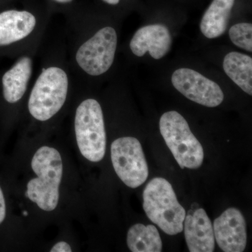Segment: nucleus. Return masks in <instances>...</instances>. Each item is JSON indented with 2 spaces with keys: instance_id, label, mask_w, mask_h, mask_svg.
<instances>
[{
  "instance_id": "f03ea898",
  "label": "nucleus",
  "mask_w": 252,
  "mask_h": 252,
  "mask_svg": "<svg viewBox=\"0 0 252 252\" xmlns=\"http://www.w3.org/2000/svg\"><path fill=\"white\" fill-rule=\"evenodd\" d=\"M143 207L147 217L166 234H179L184 229L186 210L177 200L168 181L156 177L146 186Z\"/></svg>"
},
{
  "instance_id": "ddd939ff",
  "label": "nucleus",
  "mask_w": 252,
  "mask_h": 252,
  "mask_svg": "<svg viewBox=\"0 0 252 252\" xmlns=\"http://www.w3.org/2000/svg\"><path fill=\"white\" fill-rule=\"evenodd\" d=\"M32 71L31 58L24 56L18 60L2 77L3 94L9 103L18 102L27 90Z\"/></svg>"
},
{
  "instance_id": "9d476101",
  "label": "nucleus",
  "mask_w": 252,
  "mask_h": 252,
  "mask_svg": "<svg viewBox=\"0 0 252 252\" xmlns=\"http://www.w3.org/2000/svg\"><path fill=\"white\" fill-rule=\"evenodd\" d=\"M172 46V36L164 25L144 26L136 32L130 43L132 54L142 57L147 52L154 59L160 60L166 56Z\"/></svg>"
},
{
  "instance_id": "a211bd4d",
  "label": "nucleus",
  "mask_w": 252,
  "mask_h": 252,
  "mask_svg": "<svg viewBox=\"0 0 252 252\" xmlns=\"http://www.w3.org/2000/svg\"><path fill=\"white\" fill-rule=\"evenodd\" d=\"M51 252H71L72 248L69 244L65 242H59L51 249Z\"/></svg>"
},
{
  "instance_id": "aec40b11",
  "label": "nucleus",
  "mask_w": 252,
  "mask_h": 252,
  "mask_svg": "<svg viewBox=\"0 0 252 252\" xmlns=\"http://www.w3.org/2000/svg\"><path fill=\"white\" fill-rule=\"evenodd\" d=\"M103 1L109 4L116 5L119 4L120 0H103Z\"/></svg>"
},
{
  "instance_id": "2eb2a0df",
  "label": "nucleus",
  "mask_w": 252,
  "mask_h": 252,
  "mask_svg": "<svg viewBox=\"0 0 252 252\" xmlns=\"http://www.w3.org/2000/svg\"><path fill=\"white\" fill-rule=\"evenodd\" d=\"M223 68L226 75L240 89L252 94V59L241 53L230 52L225 56Z\"/></svg>"
},
{
  "instance_id": "412c9836",
  "label": "nucleus",
  "mask_w": 252,
  "mask_h": 252,
  "mask_svg": "<svg viewBox=\"0 0 252 252\" xmlns=\"http://www.w3.org/2000/svg\"><path fill=\"white\" fill-rule=\"evenodd\" d=\"M54 1L59 3H63V4H65V3L71 2L72 0H54Z\"/></svg>"
},
{
  "instance_id": "423d86ee",
  "label": "nucleus",
  "mask_w": 252,
  "mask_h": 252,
  "mask_svg": "<svg viewBox=\"0 0 252 252\" xmlns=\"http://www.w3.org/2000/svg\"><path fill=\"white\" fill-rule=\"evenodd\" d=\"M111 158L118 177L130 188L140 187L148 178V165L143 149L135 137L114 140L111 146Z\"/></svg>"
},
{
  "instance_id": "4468645a",
  "label": "nucleus",
  "mask_w": 252,
  "mask_h": 252,
  "mask_svg": "<svg viewBox=\"0 0 252 252\" xmlns=\"http://www.w3.org/2000/svg\"><path fill=\"white\" fill-rule=\"evenodd\" d=\"M235 0H213L204 14L200 24L205 37L215 39L223 35L228 26Z\"/></svg>"
},
{
  "instance_id": "f3484780",
  "label": "nucleus",
  "mask_w": 252,
  "mask_h": 252,
  "mask_svg": "<svg viewBox=\"0 0 252 252\" xmlns=\"http://www.w3.org/2000/svg\"><path fill=\"white\" fill-rule=\"evenodd\" d=\"M230 40L235 46L245 51H252V25L242 23L235 24L228 32Z\"/></svg>"
},
{
  "instance_id": "9b49d317",
  "label": "nucleus",
  "mask_w": 252,
  "mask_h": 252,
  "mask_svg": "<svg viewBox=\"0 0 252 252\" xmlns=\"http://www.w3.org/2000/svg\"><path fill=\"white\" fill-rule=\"evenodd\" d=\"M184 228L187 246L190 252H212L215 238L211 220L205 210L193 207L186 215Z\"/></svg>"
},
{
  "instance_id": "6e6552de",
  "label": "nucleus",
  "mask_w": 252,
  "mask_h": 252,
  "mask_svg": "<svg viewBox=\"0 0 252 252\" xmlns=\"http://www.w3.org/2000/svg\"><path fill=\"white\" fill-rule=\"evenodd\" d=\"M171 81L174 87L187 98L205 107H216L224 99L223 91L216 82L193 69H177Z\"/></svg>"
},
{
  "instance_id": "6ab92c4d",
  "label": "nucleus",
  "mask_w": 252,
  "mask_h": 252,
  "mask_svg": "<svg viewBox=\"0 0 252 252\" xmlns=\"http://www.w3.org/2000/svg\"><path fill=\"white\" fill-rule=\"evenodd\" d=\"M5 217H6V203H5L4 194L0 187V224L4 220Z\"/></svg>"
},
{
  "instance_id": "7ed1b4c3",
  "label": "nucleus",
  "mask_w": 252,
  "mask_h": 252,
  "mask_svg": "<svg viewBox=\"0 0 252 252\" xmlns=\"http://www.w3.org/2000/svg\"><path fill=\"white\" fill-rule=\"evenodd\" d=\"M160 133L181 168L198 169L204 160L200 142L185 118L176 111L164 113L159 122Z\"/></svg>"
},
{
  "instance_id": "f257e3e1",
  "label": "nucleus",
  "mask_w": 252,
  "mask_h": 252,
  "mask_svg": "<svg viewBox=\"0 0 252 252\" xmlns=\"http://www.w3.org/2000/svg\"><path fill=\"white\" fill-rule=\"evenodd\" d=\"M31 165L37 177L28 182L26 195L44 211H53L59 204L63 177L61 154L56 149L44 146L36 151Z\"/></svg>"
},
{
  "instance_id": "f8f14e48",
  "label": "nucleus",
  "mask_w": 252,
  "mask_h": 252,
  "mask_svg": "<svg viewBox=\"0 0 252 252\" xmlns=\"http://www.w3.org/2000/svg\"><path fill=\"white\" fill-rule=\"evenodd\" d=\"M35 16L27 11L9 10L0 13V46H6L27 37L34 31Z\"/></svg>"
},
{
  "instance_id": "1a4fd4ad",
  "label": "nucleus",
  "mask_w": 252,
  "mask_h": 252,
  "mask_svg": "<svg viewBox=\"0 0 252 252\" xmlns=\"http://www.w3.org/2000/svg\"><path fill=\"white\" fill-rule=\"evenodd\" d=\"M214 234L220 250L225 252L245 251L248 242L247 225L242 212L230 207L214 221Z\"/></svg>"
},
{
  "instance_id": "0eeeda50",
  "label": "nucleus",
  "mask_w": 252,
  "mask_h": 252,
  "mask_svg": "<svg viewBox=\"0 0 252 252\" xmlns=\"http://www.w3.org/2000/svg\"><path fill=\"white\" fill-rule=\"evenodd\" d=\"M117 42V32L114 28H102L77 50V64L89 75L104 74L114 63Z\"/></svg>"
},
{
  "instance_id": "dca6fc26",
  "label": "nucleus",
  "mask_w": 252,
  "mask_h": 252,
  "mask_svg": "<svg viewBox=\"0 0 252 252\" xmlns=\"http://www.w3.org/2000/svg\"><path fill=\"white\" fill-rule=\"evenodd\" d=\"M127 245L132 252H160L162 240L157 227L137 223L127 231Z\"/></svg>"
},
{
  "instance_id": "39448f33",
  "label": "nucleus",
  "mask_w": 252,
  "mask_h": 252,
  "mask_svg": "<svg viewBox=\"0 0 252 252\" xmlns=\"http://www.w3.org/2000/svg\"><path fill=\"white\" fill-rule=\"evenodd\" d=\"M74 130L79 151L91 162L103 159L106 152L105 127L100 104L94 99L83 101L76 111Z\"/></svg>"
},
{
  "instance_id": "20e7f679",
  "label": "nucleus",
  "mask_w": 252,
  "mask_h": 252,
  "mask_svg": "<svg viewBox=\"0 0 252 252\" xmlns=\"http://www.w3.org/2000/svg\"><path fill=\"white\" fill-rule=\"evenodd\" d=\"M69 80L59 67L44 69L36 79L28 100V110L34 119L49 120L61 110L67 99Z\"/></svg>"
}]
</instances>
